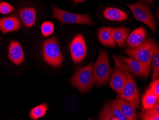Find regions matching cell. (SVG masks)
I'll list each match as a JSON object with an SVG mask.
<instances>
[{
	"instance_id": "cell-1",
	"label": "cell",
	"mask_w": 159,
	"mask_h": 120,
	"mask_svg": "<svg viewBox=\"0 0 159 120\" xmlns=\"http://www.w3.org/2000/svg\"><path fill=\"white\" fill-rule=\"evenodd\" d=\"M93 62H91L86 67H78L75 70L74 75L69 79L71 85L77 89L83 94L91 92L94 86L93 83Z\"/></svg>"
},
{
	"instance_id": "cell-2",
	"label": "cell",
	"mask_w": 159,
	"mask_h": 120,
	"mask_svg": "<svg viewBox=\"0 0 159 120\" xmlns=\"http://www.w3.org/2000/svg\"><path fill=\"white\" fill-rule=\"evenodd\" d=\"M111 68L110 66L109 57L105 50H101L98 59L94 64L93 83L94 86H105L110 79Z\"/></svg>"
},
{
	"instance_id": "cell-3",
	"label": "cell",
	"mask_w": 159,
	"mask_h": 120,
	"mask_svg": "<svg viewBox=\"0 0 159 120\" xmlns=\"http://www.w3.org/2000/svg\"><path fill=\"white\" fill-rule=\"evenodd\" d=\"M112 57L116 67L122 70L127 76L126 82L122 90L120 97L131 102L136 108H138L140 105V100L138 87L137 86L134 80L127 69L125 63L119 58H117L114 55H112Z\"/></svg>"
},
{
	"instance_id": "cell-4",
	"label": "cell",
	"mask_w": 159,
	"mask_h": 120,
	"mask_svg": "<svg viewBox=\"0 0 159 120\" xmlns=\"http://www.w3.org/2000/svg\"><path fill=\"white\" fill-rule=\"evenodd\" d=\"M43 55L44 61L49 66L54 68L61 67L63 58L56 36H52L44 42Z\"/></svg>"
},
{
	"instance_id": "cell-5",
	"label": "cell",
	"mask_w": 159,
	"mask_h": 120,
	"mask_svg": "<svg viewBox=\"0 0 159 120\" xmlns=\"http://www.w3.org/2000/svg\"><path fill=\"white\" fill-rule=\"evenodd\" d=\"M52 18L56 19L63 25L67 24H84L93 26L94 23L89 13L79 15L71 13L59 8L52 4Z\"/></svg>"
},
{
	"instance_id": "cell-6",
	"label": "cell",
	"mask_w": 159,
	"mask_h": 120,
	"mask_svg": "<svg viewBox=\"0 0 159 120\" xmlns=\"http://www.w3.org/2000/svg\"><path fill=\"white\" fill-rule=\"evenodd\" d=\"M156 44L152 39H147L143 43L135 48H129L124 51V53L129 58H134L151 67L152 55Z\"/></svg>"
},
{
	"instance_id": "cell-7",
	"label": "cell",
	"mask_w": 159,
	"mask_h": 120,
	"mask_svg": "<svg viewBox=\"0 0 159 120\" xmlns=\"http://www.w3.org/2000/svg\"><path fill=\"white\" fill-rule=\"evenodd\" d=\"M123 3L131 9L136 19L147 25L153 32H156L157 22L147 4L141 2L133 4Z\"/></svg>"
},
{
	"instance_id": "cell-8",
	"label": "cell",
	"mask_w": 159,
	"mask_h": 120,
	"mask_svg": "<svg viewBox=\"0 0 159 120\" xmlns=\"http://www.w3.org/2000/svg\"><path fill=\"white\" fill-rule=\"evenodd\" d=\"M71 59L75 64L84 60L87 53V47L82 34H79L73 39L69 46Z\"/></svg>"
},
{
	"instance_id": "cell-9",
	"label": "cell",
	"mask_w": 159,
	"mask_h": 120,
	"mask_svg": "<svg viewBox=\"0 0 159 120\" xmlns=\"http://www.w3.org/2000/svg\"><path fill=\"white\" fill-rule=\"evenodd\" d=\"M125 63L129 71L135 75L142 78L148 77L151 72V67L134 58H119Z\"/></svg>"
},
{
	"instance_id": "cell-10",
	"label": "cell",
	"mask_w": 159,
	"mask_h": 120,
	"mask_svg": "<svg viewBox=\"0 0 159 120\" xmlns=\"http://www.w3.org/2000/svg\"><path fill=\"white\" fill-rule=\"evenodd\" d=\"M109 102L111 104L118 108L128 120H136V108L131 102L121 98L120 97Z\"/></svg>"
},
{
	"instance_id": "cell-11",
	"label": "cell",
	"mask_w": 159,
	"mask_h": 120,
	"mask_svg": "<svg viewBox=\"0 0 159 120\" xmlns=\"http://www.w3.org/2000/svg\"><path fill=\"white\" fill-rule=\"evenodd\" d=\"M126 80L127 76L125 72L116 67L112 71L109 87L120 96Z\"/></svg>"
},
{
	"instance_id": "cell-12",
	"label": "cell",
	"mask_w": 159,
	"mask_h": 120,
	"mask_svg": "<svg viewBox=\"0 0 159 120\" xmlns=\"http://www.w3.org/2000/svg\"><path fill=\"white\" fill-rule=\"evenodd\" d=\"M8 57L15 65H21L25 60V54L20 44L16 40L11 41L9 45Z\"/></svg>"
},
{
	"instance_id": "cell-13",
	"label": "cell",
	"mask_w": 159,
	"mask_h": 120,
	"mask_svg": "<svg viewBox=\"0 0 159 120\" xmlns=\"http://www.w3.org/2000/svg\"><path fill=\"white\" fill-rule=\"evenodd\" d=\"M99 120H128L116 107L112 105L108 102L99 114Z\"/></svg>"
},
{
	"instance_id": "cell-14",
	"label": "cell",
	"mask_w": 159,
	"mask_h": 120,
	"mask_svg": "<svg viewBox=\"0 0 159 120\" xmlns=\"http://www.w3.org/2000/svg\"><path fill=\"white\" fill-rule=\"evenodd\" d=\"M20 27V20L16 17H6L0 18V31L4 35L19 31Z\"/></svg>"
},
{
	"instance_id": "cell-15",
	"label": "cell",
	"mask_w": 159,
	"mask_h": 120,
	"mask_svg": "<svg viewBox=\"0 0 159 120\" xmlns=\"http://www.w3.org/2000/svg\"><path fill=\"white\" fill-rule=\"evenodd\" d=\"M146 32L143 27L137 28L129 35L127 38V45L131 48H135L142 45L145 41Z\"/></svg>"
},
{
	"instance_id": "cell-16",
	"label": "cell",
	"mask_w": 159,
	"mask_h": 120,
	"mask_svg": "<svg viewBox=\"0 0 159 120\" xmlns=\"http://www.w3.org/2000/svg\"><path fill=\"white\" fill-rule=\"evenodd\" d=\"M36 11L35 8L26 7L19 12V17L24 26L31 28L34 25L36 20Z\"/></svg>"
},
{
	"instance_id": "cell-17",
	"label": "cell",
	"mask_w": 159,
	"mask_h": 120,
	"mask_svg": "<svg viewBox=\"0 0 159 120\" xmlns=\"http://www.w3.org/2000/svg\"><path fill=\"white\" fill-rule=\"evenodd\" d=\"M104 18L115 22H123L128 18V15L124 11L114 7H107L103 12Z\"/></svg>"
},
{
	"instance_id": "cell-18",
	"label": "cell",
	"mask_w": 159,
	"mask_h": 120,
	"mask_svg": "<svg viewBox=\"0 0 159 120\" xmlns=\"http://www.w3.org/2000/svg\"><path fill=\"white\" fill-rule=\"evenodd\" d=\"M111 27H103L99 29L98 36L102 44L107 47H116L117 46L112 37Z\"/></svg>"
},
{
	"instance_id": "cell-19",
	"label": "cell",
	"mask_w": 159,
	"mask_h": 120,
	"mask_svg": "<svg viewBox=\"0 0 159 120\" xmlns=\"http://www.w3.org/2000/svg\"><path fill=\"white\" fill-rule=\"evenodd\" d=\"M129 32L130 29L125 27L112 28L111 34L113 40L120 48H123L125 46Z\"/></svg>"
},
{
	"instance_id": "cell-20",
	"label": "cell",
	"mask_w": 159,
	"mask_h": 120,
	"mask_svg": "<svg viewBox=\"0 0 159 120\" xmlns=\"http://www.w3.org/2000/svg\"><path fill=\"white\" fill-rule=\"evenodd\" d=\"M157 103H159V98L148 88L142 97V104L143 109H151Z\"/></svg>"
},
{
	"instance_id": "cell-21",
	"label": "cell",
	"mask_w": 159,
	"mask_h": 120,
	"mask_svg": "<svg viewBox=\"0 0 159 120\" xmlns=\"http://www.w3.org/2000/svg\"><path fill=\"white\" fill-rule=\"evenodd\" d=\"M140 115L143 120H159V103H156L151 109L147 110L143 109L142 113H140Z\"/></svg>"
},
{
	"instance_id": "cell-22",
	"label": "cell",
	"mask_w": 159,
	"mask_h": 120,
	"mask_svg": "<svg viewBox=\"0 0 159 120\" xmlns=\"http://www.w3.org/2000/svg\"><path fill=\"white\" fill-rule=\"evenodd\" d=\"M48 108V105L45 103H43L34 107L29 113L30 119L34 120L42 118L46 114Z\"/></svg>"
},
{
	"instance_id": "cell-23",
	"label": "cell",
	"mask_w": 159,
	"mask_h": 120,
	"mask_svg": "<svg viewBox=\"0 0 159 120\" xmlns=\"http://www.w3.org/2000/svg\"><path fill=\"white\" fill-rule=\"evenodd\" d=\"M152 80L156 79L159 76V46H156L152 59Z\"/></svg>"
},
{
	"instance_id": "cell-24",
	"label": "cell",
	"mask_w": 159,
	"mask_h": 120,
	"mask_svg": "<svg viewBox=\"0 0 159 120\" xmlns=\"http://www.w3.org/2000/svg\"><path fill=\"white\" fill-rule=\"evenodd\" d=\"M54 27L53 23L46 21L42 24L41 26V32L44 36H48L51 35L54 31Z\"/></svg>"
},
{
	"instance_id": "cell-25",
	"label": "cell",
	"mask_w": 159,
	"mask_h": 120,
	"mask_svg": "<svg viewBox=\"0 0 159 120\" xmlns=\"http://www.w3.org/2000/svg\"><path fill=\"white\" fill-rule=\"evenodd\" d=\"M14 10L13 6L4 1L0 2V12L2 15H7Z\"/></svg>"
},
{
	"instance_id": "cell-26",
	"label": "cell",
	"mask_w": 159,
	"mask_h": 120,
	"mask_svg": "<svg viewBox=\"0 0 159 120\" xmlns=\"http://www.w3.org/2000/svg\"><path fill=\"white\" fill-rule=\"evenodd\" d=\"M150 89L151 91L155 95L159 98V79H154L150 84Z\"/></svg>"
},
{
	"instance_id": "cell-27",
	"label": "cell",
	"mask_w": 159,
	"mask_h": 120,
	"mask_svg": "<svg viewBox=\"0 0 159 120\" xmlns=\"http://www.w3.org/2000/svg\"><path fill=\"white\" fill-rule=\"evenodd\" d=\"M143 1L145 2H151L152 1V0H142Z\"/></svg>"
},
{
	"instance_id": "cell-28",
	"label": "cell",
	"mask_w": 159,
	"mask_h": 120,
	"mask_svg": "<svg viewBox=\"0 0 159 120\" xmlns=\"http://www.w3.org/2000/svg\"><path fill=\"white\" fill-rule=\"evenodd\" d=\"M84 1H85V0H74V2H80Z\"/></svg>"
},
{
	"instance_id": "cell-29",
	"label": "cell",
	"mask_w": 159,
	"mask_h": 120,
	"mask_svg": "<svg viewBox=\"0 0 159 120\" xmlns=\"http://www.w3.org/2000/svg\"><path fill=\"white\" fill-rule=\"evenodd\" d=\"M1 40V37H0V40Z\"/></svg>"
}]
</instances>
